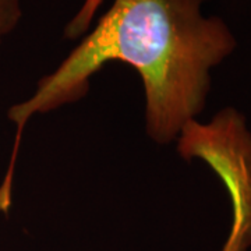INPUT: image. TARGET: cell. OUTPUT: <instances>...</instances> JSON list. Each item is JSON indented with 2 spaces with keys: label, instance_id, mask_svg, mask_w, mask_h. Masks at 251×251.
Here are the masks:
<instances>
[{
  "label": "cell",
  "instance_id": "obj_4",
  "mask_svg": "<svg viewBox=\"0 0 251 251\" xmlns=\"http://www.w3.org/2000/svg\"><path fill=\"white\" fill-rule=\"evenodd\" d=\"M23 14L21 0H0V48L16 31Z\"/></svg>",
  "mask_w": 251,
  "mask_h": 251
},
{
  "label": "cell",
  "instance_id": "obj_1",
  "mask_svg": "<svg viewBox=\"0 0 251 251\" xmlns=\"http://www.w3.org/2000/svg\"><path fill=\"white\" fill-rule=\"evenodd\" d=\"M208 1L115 0L53 72L38 81L32 95L9 109L17 131L1 188H13L28 120L78 102L109 62L128 64L143 81L147 135L159 145L176 141L183 127L205 109L212 70L237 48L224 18L204 14Z\"/></svg>",
  "mask_w": 251,
  "mask_h": 251
},
{
  "label": "cell",
  "instance_id": "obj_5",
  "mask_svg": "<svg viewBox=\"0 0 251 251\" xmlns=\"http://www.w3.org/2000/svg\"><path fill=\"white\" fill-rule=\"evenodd\" d=\"M0 212H3V214H4V212H7V211H0Z\"/></svg>",
  "mask_w": 251,
  "mask_h": 251
},
{
  "label": "cell",
  "instance_id": "obj_2",
  "mask_svg": "<svg viewBox=\"0 0 251 251\" xmlns=\"http://www.w3.org/2000/svg\"><path fill=\"white\" fill-rule=\"evenodd\" d=\"M177 152L184 161L200 159L219 176L229 194L232 227L222 251L251 247V130L242 112L224 108L209 122L191 120L183 127Z\"/></svg>",
  "mask_w": 251,
  "mask_h": 251
},
{
  "label": "cell",
  "instance_id": "obj_3",
  "mask_svg": "<svg viewBox=\"0 0 251 251\" xmlns=\"http://www.w3.org/2000/svg\"><path fill=\"white\" fill-rule=\"evenodd\" d=\"M102 1L103 0H84L80 9L77 10V13L64 28V38L78 39L85 35L92 27V20L102 6Z\"/></svg>",
  "mask_w": 251,
  "mask_h": 251
}]
</instances>
